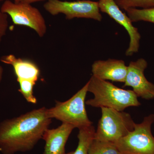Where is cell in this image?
Wrapping results in <instances>:
<instances>
[{"label": "cell", "instance_id": "obj_4", "mask_svg": "<svg viewBox=\"0 0 154 154\" xmlns=\"http://www.w3.org/2000/svg\"><path fill=\"white\" fill-rule=\"evenodd\" d=\"M102 116L94 135L95 139L114 143L134 130L135 123L129 113L101 107Z\"/></svg>", "mask_w": 154, "mask_h": 154}, {"label": "cell", "instance_id": "obj_23", "mask_svg": "<svg viewBox=\"0 0 154 154\" xmlns=\"http://www.w3.org/2000/svg\"><path fill=\"white\" fill-rule=\"evenodd\" d=\"M4 1V0H0V2H2V1Z\"/></svg>", "mask_w": 154, "mask_h": 154}, {"label": "cell", "instance_id": "obj_13", "mask_svg": "<svg viewBox=\"0 0 154 154\" xmlns=\"http://www.w3.org/2000/svg\"><path fill=\"white\" fill-rule=\"evenodd\" d=\"M95 131L93 125L79 129L78 146L72 154H88L89 147L94 139Z\"/></svg>", "mask_w": 154, "mask_h": 154}, {"label": "cell", "instance_id": "obj_10", "mask_svg": "<svg viewBox=\"0 0 154 154\" xmlns=\"http://www.w3.org/2000/svg\"><path fill=\"white\" fill-rule=\"evenodd\" d=\"M127 71L124 61L119 60H96L92 65V75L105 81L124 83Z\"/></svg>", "mask_w": 154, "mask_h": 154}, {"label": "cell", "instance_id": "obj_6", "mask_svg": "<svg viewBox=\"0 0 154 154\" xmlns=\"http://www.w3.org/2000/svg\"><path fill=\"white\" fill-rule=\"evenodd\" d=\"M1 10L10 16L15 25L31 28L40 37H43L46 33L45 19L39 10L31 4L22 2L17 3L6 0Z\"/></svg>", "mask_w": 154, "mask_h": 154}, {"label": "cell", "instance_id": "obj_12", "mask_svg": "<svg viewBox=\"0 0 154 154\" xmlns=\"http://www.w3.org/2000/svg\"><path fill=\"white\" fill-rule=\"evenodd\" d=\"M1 61L13 66L17 82L25 80L36 83L38 81L40 70L38 66L32 61L17 58L13 54L3 56Z\"/></svg>", "mask_w": 154, "mask_h": 154}, {"label": "cell", "instance_id": "obj_21", "mask_svg": "<svg viewBox=\"0 0 154 154\" xmlns=\"http://www.w3.org/2000/svg\"><path fill=\"white\" fill-rule=\"evenodd\" d=\"M21 1H22V0H14V2L17 3L20 2Z\"/></svg>", "mask_w": 154, "mask_h": 154}, {"label": "cell", "instance_id": "obj_7", "mask_svg": "<svg viewBox=\"0 0 154 154\" xmlns=\"http://www.w3.org/2000/svg\"><path fill=\"white\" fill-rule=\"evenodd\" d=\"M43 8L52 16L63 14L68 20L74 18L93 19L102 21L98 2L90 0H78L74 2L60 0H48Z\"/></svg>", "mask_w": 154, "mask_h": 154}, {"label": "cell", "instance_id": "obj_16", "mask_svg": "<svg viewBox=\"0 0 154 154\" xmlns=\"http://www.w3.org/2000/svg\"><path fill=\"white\" fill-rule=\"evenodd\" d=\"M116 5L125 11L136 8L147 9L154 8V0H114Z\"/></svg>", "mask_w": 154, "mask_h": 154}, {"label": "cell", "instance_id": "obj_8", "mask_svg": "<svg viewBox=\"0 0 154 154\" xmlns=\"http://www.w3.org/2000/svg\"><path fill=\"white\" fill-rule=\"evenodd\" d=\"M98 3L101 12L107 14L127 31L130 42L125 55L131 56L137 52L139 49L141 35L137 28L133 25L129 17L122 12L114 0H99Z\"/></svg>", "mask_w": 154, "mask_h": 154}, {"label": "cell", "instance_id": "obj_19", "mask_svg": "<svg viewBox=\"0 0 154 154\" xmlns=\"http://www.w3.org/2000/svg\"><path fill=\"white\" fill-rule=\"evenodd\" d=\"M45 1V0H22L21 2L31 4H32V3L37 2H42V1Z\"/></svg>", "mask_w": 154, "mask_h": 154}, {"label": "cell", "instance_id": "obj_22", "mask_svg": "<svg viewBox=\"0 0 154 154\" xmlns=\"http://www.w3.org/2000/svg\"><path fill=\"white\" fill-rule=\"evenodd\" d=\"M73 152V151L69 152L67 153H65V154H72Z\"/></svg>", "mask_w": 154, "mask_h": 154}, {"label": "cell", "instance_id": "obj_9", "mask_svg": "<svg viewBox=\"0 0 154 154\" xmlns=\"http://www.w3.org/2000/svg\"><path fill=\"white\" fill-rule=\"evenodd\" d=\"M147 66V62L143 58L131 62L128 66L123 87H131L137 97L149 100L154 98V85L145 76L144 71Z\"/></svg>", "mask_w": 154, "mask_h": 154}, {"label": "cell", "instance_id": "obj_20", "mask_svg": "<svg viewBox=\"0 0 154 154\" xmlns=\"http://www.w3.org/2000/svg\"><path fill=\"white\" fill-rule=\"evenodd\" d=\"M3 72H4V69L2 66L0 65V83L2 79Z\"/></svg>", "mask_w": 154, "mask_h": 154}, {"label": "cell", "instance_id": "obj_11", "mask_svg": "<svg viewBox=\"0 0 154 154\" xmlns=\"http://www.w3.org/2000/svg\"><path fill=\"white\" fill-rule=\"evenodd\" d=\"M75 127L67 123L45 131L42 139L45 142L43 154H65V146Z\"/></svg>", "mask_w": 154, "mask_h": 154}, {"label": "cell", "instance_id": "obj_3", "mask_svg": "<svg viewBox=\"0 0 154 154\" xmlns=\"http://www.w3.org/2000/svg\"><path fill=\"white\" fill-rule=\"evenodd\" d=\"M88 83L70 99L65 102H57L55 106L47 109L48 116L62 123L71 125L79 129L93 125L87 115L85 99Z\"/></svg>", "mask_w": 154, "mask_h": 154}, {"label": "cell", "instance_id": "obj_5", "mask_svg": "<svg viewBox=\"0 0 154 154\" xmlns=\"http://www.w3.org/2000/svg\"><path fill=\"white\" fill-rule=\"evenodd\" d=\"M154 114L146 116L133 131L113 143L122 154H154V137L152 133Z\"/></svg>", "mask_w": 154, "mask_h": 154}, {"label": "cell", "instance_id": "obj_17", "mask_svg": "<svg viewBox=\"0 0 154 154\" xmlns=\"http://www.w3.org/2000/svg\"><path fill=\"white\" fill-rule=\"evenodd\" d=\"M19 85V91L26 101L29 103L36 104L37 100L33 95V88L36 83L32 81L20 80L18 81Z\"/></svg>", "mask_w": 154, "mask_h": 154}, {"label": "cell", "instance_id": "obj_18", "mask_svg": "<svg viewBox=\"0 0 154 154\" xmlns=\"http://www.w3.org/2000/svg\"><path fill=\"white\" fill-rule=\"evenodd\" d=\"M8 25V15L2 12L0 8V44L3 37L6 35Z\"/></svg>", "mask_w": 154, "mask_h": 154}, {"label": "cell", "instance_id": "obj_2", "mask_svg": "<svg viewBox=\"0 0 154 154\" xmlns=\"http://www.w3.org/2000/svg\"><path fill=\"white\" fill-rule=\"evenodd\" d=\"M88 84V92L94 94V98L86 101L87 105L123 111L127 107H138L141 105L136 94L131 90L118 88L112 83L93 75Z\"/></svg>", "mask_w": 154, "mask_h": 154}, {"label": "cell", "instance_id": "obj_1", "mask_svg": "<svg viewBox=\"0 0 154 154\" xmlns=\"http://www.w3.org/2000/svg\"><path fill=\"white\" fill-rule=\"evenodd\" d=\"M47 109L42 107L0 123V151L15 154L30 151L42 139L51 122Z\"/></svg>", "mask_w": 154, "mask_h": 154}, {"label": "cell", "instance_id": "obj_15", "mask_svg": "<svg viewBox=\"0 0 154 154\" xmlns=\"http://www.w3.org/2000/svg\"><path fill=\"white\" fill-rule=\"evenodd\" d=\"M131 22L144 21L154 24V8L147 9L131 8L126 11Z\"/></svg>", "mask_w": 154, "mask_h": 154}, {"label": "cell", "instance_id": "obj_14", "mask_svg": "<svg viewBox=\"0 0 154 154\" xmlns=\"http://www.w3.org/2000/svg\"><path fill=\"white\" fill-rule=\"evenodd\" d=\"M88 154H122L113 143L94 139L89 147Z\"/></svg>", "mask_w": 154, "mask_h": 154}]
</instances>
